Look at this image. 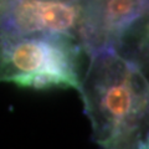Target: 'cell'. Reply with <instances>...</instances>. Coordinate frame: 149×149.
<instances>
[{
	"label": "cell",
	"mask_w": 149,
	"mask_h": 149,
	"mask_svg": "<svg viewBox=\"0 0 149 149\" xmlns=\"http://www.w3.org/2000/svg\"><path fill=\"white\" fill-rule=\"evenodd\" d=\"M88 57L78 91L93 141L108 149H149V78L116 50Z\"/></svg>",
	"instance_id": "obj_1"
},
{
	"label": "cell",
	"mask_w": 149,
	"mask_h": 149,
	"mask_svg": "<svg viewBox=\"0 0 149 149\" xmlns=\"http://www.w3.org/2000/svg\"><path fill=\"white\" fill-rule=\"evenodd\" d=\"M116 51L149 78V10L123 31Z\"/></svg>",
	"instance_id": "obj_5"
},
{
	"label": "cell",
	"mask_w": 149,
	"mask_h": 149,
	"mask_svg": "<svg viewBox=\"0 0 149 149\" xmlns=\"http://www.w3.org/2000/svg\"><path fill=\"white\" fill-rule=\"evenodd\" d=\"M83 55L82 45L71 37L0 32V82L35 90H80Z\"/></svg>",
	"instance_id": "obj_2"
},
{
	"label": "cell",
	"mask_w": 149,
	"mask_h": 149,
	"mask_svg": "<svg viewBox=\"0 0 149 149\" xmlns=\"http://www.w3.org/2000/svg\"><path fill=\"white\" fill-rule=\"evenodd\" d=\"M81 21V0H0L3 34L66 36L80 42Z\"/></svg>",
	"instance_id": "obj_3"
},
{
	"label": "cell",
	"mask_w": 149,
	"mask_h": 149,
	"mask_svg": "<svg viewBox=\"0 0 149 149\" xmlns=\"http://www.w3.org/2000/svg\"><path fill=\"white\" fill-rule=\"evenodd\" d=\"M80 42L87 56L116 50L123 31L146 11L149 0H81Z\"/></svg>",
	"instance_id": "obj_4"
}]
</instances>
